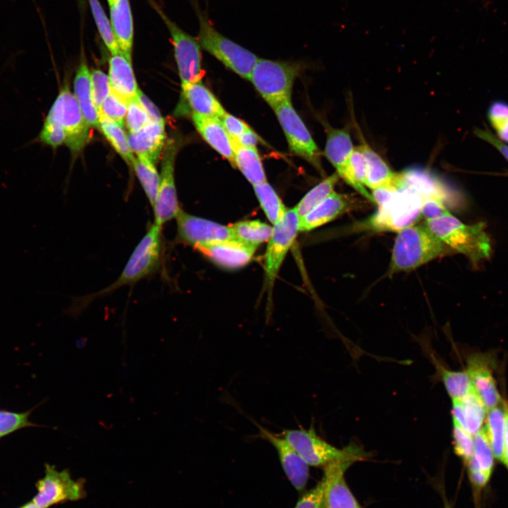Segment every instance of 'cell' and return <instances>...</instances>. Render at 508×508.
Returning a JSON list of instances; mask_svg holds the SVG:
<instances>
[{
	"mask_svg": "<svg viewBox=\"0 0 508 508\" xmlns=\"http://www.w3.org/2000/svg\"><path fill=\"white\" fill-rule=\"evenodd\" d=\"M255 424L261 437L267 440L275 448L282 467L291 485L298 491L303 490L309 477V466L282 436L267 430L257 423Z\"/></svg>",
	"mask_w": 508,
	"mask_h": 508,
	"instance_id": "obj_16",
	"label": "cell"
},
{
	"mask_svg": "<svg viewBox=\"0 0 508 508\" xmlns=\"http://www.w3.org/2000/svg\"><path fill=\"white\" fill-rule=\"evenodd\" d=\"M242 146L256 147L260 141L259 136L250 128L243 133L236 140H233Z\"/></svg>",
	"mask_w": 508,
	"mask_h": 508,
	"instance_id": "obj_51",
	"label": "cell"
},
{
	"mask_svg": "<svg viewBox=\"0 0 508 508\" xmlns=\"http://www.w3.org/2000/svg\"><path fill=\"white\" fill-rule=\"evenodd\" d=\"M282 436L308 466H325L335 461L356 462L367 457L361 447L351 445L339 449L322 439L313 428L284 430Z\"/></svg>",
	"mask_w": 508,
	"mask_h": 508,
	"instance_id": "obj_5",
	"label": "cell"
},
{
	"mask_svg": "<svg viewBox=\"0 0 508 508\" xmlns=\"http://www.w3.org/2000/svg\"><path fill=\"white\" fill-rule=\"evenodd\" d=\"M151 121L150 116L139 102L138 97L128 102L125 123L129 133L139 131Z\"/></svg>",
	"mask_w": 508,
	"mask_h": 508,
	"instance_id": "obj_43",
	"label": "cell"
},
{
	"mask_svg": "<svg viewBox=\"0 0 508 508\" xmlns=\"http://www.w3.org/2000/svg\"><path fill=\"white\" fill-rule=\"evenodd\" d=\"M181 90L192 114L221 119L226 112L219 101L202 81L182 83Z\"/></svg>",
	"mask_w": 508,
	"mask_h": 508,
	"instance_id": "obj_27",
	"label": "cell"
},
{
	"mask_svg": "<svg viewBox=\"0 0 508 508\" xmlns=\"http://www.w3.org/2000/svg\"><path fill=\"white\" fill-rule=\"evenodd\" d=\"M128 138L133 153L146 157L157 164L166 145L164 121H152L139 131L129 133Z\"/></svg>",
	"mask_w": 508,
	"mask_h": 508,
	"instance_id": "obj_20",
	"label": "cell"
},
{
	"mask_svg": "<svg viewBox=\"0 0 508 508\" xmlns=\"http://www.w3.org/2000/svg\"><path fill=\"white\" fill-rule=\"evenodd\" d=\"M37 140L45 145L56 149L62 144H65L66 134L59 124L44 119Z\"/></svg>",
	"mask_w": 508,
	"mask_h": 508,
	"instance_id": "obj_44",
	"label": "cell"
},
{
	"mask_svg": "<svg viewBox=\"0 0 508 508\" xmlns=\"http://www.w3.org/2000/svg\"><path fill=\"white\" fill-rule=\"evenodd\" d=\"M128 103V101L111 89L101 105L99 115H103L124 127Z\"/></svg>",
	"mask_w": 508,
	"mask_h": 508,
	"instance_id": "obj_40",
	"label": "cell"
},
{
	"mask_svg": "<svg viewBox=\"0 0 508 508\" xmlns=\"http://www.w3.org/2000/svg\"><path fill=\"white\" fill-rule=\"evenodd\" d=\"M20 508H38V507L33 502H30Z\"/></svg>",
	"mask_w": 508,
	"mask_h": 508,
	"instance_id": "obj_55",
	"label": "cell"
},
{
	"mask_svg": "<svg viewBox=\"0 0 508 508\" xmlns=\"http://www.w3.org/2000/svg\"><path fill=\"white\" fill-rule=\"evenodd\" d=\"M440 371L442 382L452 399L463 398L471 389L470 376L466 370L453 371L440 366Z\"/></svg>",
	"mask_w": 508,
	"mask_h": 508,
	"instance_id": "obj_39",
	"label": "cell"
},
{
	"mask_svg": "<svg viewBox=\"0 0 508 508\" xmlns=\"http://www.w3.org/2000/svg\"><path fill=\"white\" fill-rule=\"evenodd\" d=\"M322 508H324L323 506H322Z\"/></svg>",
	"mask_w": 508,
	"mask_h": 508,
	"instance_id": "obj_58",
	"label": "cell"
},
{
	"mask_svg": "<svg viewBox=\"0 0 508 508\" xmlns=\"http://www.w3.org/2000/svg\"><path fill=\"white\" fill-rule=\"evenodd\" d=\"M466 371L470 376L472 389L487 410L502 404L490 367L485 358L477 355L471 356L468 361Z\"/></svg>",
	"mask_w": 508,
	"mask_h": 508,
	"instance_id": "obj_19",
	"label": "cell"
},
{
	"mask_svg": "<svg viewBox=\"0 0 508 508\" xmlns=\"http://www.w3.org/2000/svg\"><path fill=\"white\" fill-rule=\"evenodd\" d=\"M231 226L236 240L256 248L268 241L272 232V227L260 220L241 221Z\"/></svg>",
	"mask_w": 508,
	"mask_h": 508,
	"instance_id": "obj_32",
	"label": "cell"
},
{
	"mask_svg": "<svg viewBox=\"0 0 508 508\" xmlns=\"http://www.w3.org/2000/svg\"><path fill=\"white\" fill-rule=\"evenodd\" d=\"M30 411L13 412L0 410V438L24 428L39 426L30 421Z\"/></svg>",
	"mask_w": 508,
	"mask_h": 508,
	"instance_id": "obj_41",
	"label": "cell"
},
{
	"mask_svg": "<svg viewBox=\"0 0 508 508\" xmlns=\"http://www.w3.org/2000/svg\"><path fill=\"white\" fill-rule=\"evenodd\" d=\"M339 178L337 173L332 174L314 186L301 198L295 207L299 219L308 214L334 191Z\"/></svg>",
	"mask_w": 508,
	"mask_h": 508,
	"instance_id": "obj_36",
	"label": "cell"
},
{
	"mask_svg": "<svg viewBox=\"0 0 508 508\" xmlns=\"http://www.w3.org/2000/svg\"><path fill=\"white\" fill-rule=\"evenodd\" d=\"M179 145L176 140H168L163 150L159 184L154 205V223L163 227L174 219L181 210L175 183L174 166Z\"/></svg>",
	"mask_w": 508,
	"mask_h": 508,
	"instance_id": "obj_11",
	"label": "cell"
},
{
	"mask_svg": "<svg viewBox=\"0 0 508 508\" xmlns=\"http://www.w3.org/2000/svg\"><path fill=\"white\" fill-rule=\"evenodd\" d=\"M220 119L233 140H236L243 133L250 128L249 126L243 121L227 112Z\"/></svg>",
	"mask_w": 508,
	"mask_h": 508,
	"instance_id": "obj_48",
	"label": "cell"
},
{
	"mask_svg": "<svg viewBox=\"0 0 508 508\" xmlns=\"http://www.w3.org/2000/svg\"><path fill=\"white\" fill-rule=\"evenodd\" d=\"M504 442L502 463L508 469V406L504 405Z\"/></svg>",
	"mask_w": 508,
	"mask_h": 508,
	"instance_id": "obj_53",
	"label": "cell"
},
{
	"mask_svg": "<svg viewBox=\"0 0 508 508\" xmlns=\"http://www.w3.org/2000/svg\"><path fill=\"white\" fill-rule=\"evenodd\" d=\"M494 457L486 430L485 427H483L473 435V452L468 462H471L482 472L490 476L493 468Z\"/></svg>",
	"mask_w": 508,
	"mask_h": 508,
	"instance_id": "obj_37",
	"label": "cell"
},
{
	"mask_svg": "<svg viewBox=\"0 0 508 508\" xmlns=\"http://www.w3.org/2000/svg\"><path fill=\"white\" fill-rule=\"evenodd\" d=\"M115 0H107V2L109 4H112Z\"/></svg>",
	"mask_w": 508,
	"mask_h": 508,
	"instance_id": "obj_57",
	"label": "cell"
},
{
	"mask_svg": "<svg viewBox=\"0 0 508 508\" xmlns=\"http://www.w3.org/2000/svg\"><path fill=\"white\" fill-rule=\"evenodd\" d=\"M444 201L439 198H423L421 215L426 219L438 218L449 213Z\"/></svg>",
	"mask_w": 508,
	"mask_h": 508,
	"instance_id": "obj_47",
	"label": "cell"
},
{
	"mask_svg": "<svg viewBox=\"0 0 508 508\" xmlns=\"http://www.w3.org/2000/svg\"><path fill=\"white\" fill-rule=\"evenodd\" d=\"M132 167L134 169L145 195L152 207L156 200L160 179L155 164L146 157L137 156Z\"/></svg>",
	"mask_w": 508,
	"mask_h": 508,
	"instance_id": "obj_34",
	"label": "cell"
},
{
	"mask_svg": "<svg viewBox=\"0 0 508 508\" xmlns=\"http://www.w3.org/2000/svg\"><path fill=\"white\" fill-rule=\"evenodd\" d=\"M299 232V217L295 207L287 210L273 225L265 255L267 290L271 292L285 257Z\"/></svg>",
	"mask_w": 508,
	"mask_h": 508,
	"instance_id": "obj_9",
	"label": "cell"
},
{
	"mask_svg": "<svg viewBox=\"0 0 508 508\" xmlns=\"http://www.w3.org/2000/svg\"><path fill=\"white\" fill-rule=\"evenodd\" d=\"M400 174L402 189L411 190L422 198H435L444 200L445 192L441 182L428 169L412 167L404 170Z\"/></svg>",
	"mask_w": 508,
	"mask_h": 508,
	"instance_id": "obj_29",
	"label": "cell"
},
{
	"mask_svg": "<svg viewBox=\"0 0 508 508\" xmlns=\"http://www.w3.org/2000/svg\"><path fill=\"white\" fill-rule=\"evenodd\" d=\"M488 117L494 128L508 120V104L502 102H496L491 104L488 110Z\"/></svg>",
	"mask_w": 508,
	"mask_h": 508,
	"instance_id": "obj_49",
	"label": "cell"
},
{
	"mask_svg": "<svg viewBox=\"0 0 508 508\" xmlns=\"http://www.w3.org/2000/svg\"><path fill=\"white\" fill-rule=\"evenodd\" d=\"M359 202L345 194L332 192L315 208L299 219V231H308L320 227L339 216L355 210Z\"/></svg>",
	"mask_w": 508,
	"mask_h": 508,
	"instance_id": "obj_17",
	"label": "cell"
},
{
	"mask_svg": "<svg viewBox=\"0 0 508 508\" xmlns=\"http://www.w3.org/2000/svg\"><path fill=\"white\" fill-rule=\"evenodd\" d=\"M449 247L425 225L414 224L398 232L389 272L413 270L449 253Z\"/></svg>",
	"mask_w": 508,
	"mask_h": 508,
	"instance_id": "obj_2",
	"label": "cell"
},
{
	"mask_svg": "<svg viewBox=\"0 0 508 508\" xmlns=\"http://www.w3.org/2000/svg\"><path fill=\"white\" fill-rule=\"evenodd\" d=\"M299 73V65L258 59L250 80L265 102L272 108L291 100L295 79Z\"/></svg>",
	"mask_w": 508,
	"mask_h": 508,
	"instance_id": "obj_7",
	"label": "cell"
},
{
	"mask_svg": "<svg viewBox=\"0 0 508 508\" xmlns=\"http://www.w3.org/2000/svg\"><path fill=\"white\" fill-rule=\"evenodd\" d=\"M171 35L174 57L182 83H197L202 77L201 47L197 40L159 11Z\"/></svg>",
	"mask_w": 508,
	"mask_h": 508,
	"instance_id": "obj_14",
	"label": "cell"
},
{
	"mask_svg": "<svg viewBox=\"0 0 508 508\" xmlns=\"http://www.w3.org/2000/svg\"><path fill=\"white\" fill-rule=\"evenodd\" d=\"M137 97L152 121H164L157 107L140 90L138 92Z\"/></svg>",
	"mask_w": 508,
	"mask_h": 508,
	"instance_id": "obj_50",
	"label": "cell"
},
{
	"mask_svg": "<svg viewBox=\"0 0 508 508\" xmlns=\"http://www.w3.org/2000/svg\"><path fill=\"white\" fill-rule=\"evenodd\" d=\"M253 186L261 208L267 218L274 225L284 216L287 209L277 192L267 181Z\"/></svg>",
	"mask_w": 508,
	"mask_h": 508,
	"instance_id": "obj_35",
	"label": "cell"
},
{
	"mask_svg": "<svg viewBox=\"0 0 508 508\" xmlns=\"http://www.w3.org/2000/svg\"><path fill=\"white\" fill-rule=\"evenodd\" d=\"M92 14L99 35L111 55L121 52L115 38L110 20L107 18L99 0H88Z\"/></svg>",
	"mask_w": 508,
	"mask_h": 508,
	"instance_id": "obj_38",
	"label": "cell"
},
{
	"mask_svg": "<svg viewBox=\"0 0 508 508\" xmlns=\"http://www.w3.org/2000/svg\"><path fill=\"white\" fill-rule=\"evenodd\" d=\"M196 11L199 21L197 40L200 47L241 78L250 80L259 58L250 50L221 34L199 8L197 7Z\"/></svg>",
	"mask_w": 508,
	"mask_h": 508,
	"instance_id": "obj_4",
	"label": "cell"
},
{
	"mask_svg": "<svg viewBox=\"0 0 508 508\" xmlns=\"http://www.w3.org/2000/svg\"><path fill=\"white\" fill-rule=\"evenodd\" d=\"M256 248L236 239H231L202 247L198 250L216 265L225 269H238L253 258Z\"/></svg>",
	"mask_w": 508,
	"mask_h": 508,
	"instance_id": "obj_18",
	"label": "cell"
},
{
	"mask_svg": "<svg viewBox=\"0 0 508 508\" xmlns=\"http://www.w3.org/2000/svg\"><path fill=\"white\" fill-rule=\"evenodd\" d=\"M292 152L322 170L320 152L291 100L273 109Z\"/></svg>",
	"mask_w": 508,
	"mask_h": 508,
	"instance_id": "obj_12",
	"label": "cell"
},
{
	"mask_svg": "<svg viewBox=\"0 0 508 508\" xmlns=\"http://www.w3.org/2000/svg\"><path fill=\"white\" fill-rule=\"evenodd\" d=\"M73 95L83 115L90 127L99 128V115L94 103L91 85V73L83 59L77 69Z\"/></svg>",
	"mask_w": 508,
	"mask_h": 508,
	"instance_id": "obj_28",
	"label": "cell"
},
{
	"mask_svg": "<svg viewBox=\"0 0 508 508\" xmlns=\"http://www.w3.org/2000/svg\"><path fill=\"white\" fill-rule=\"evenodd\" d=\"M109 80L111 89L129 102L138 97L139 90L135 78L131 59L121 52L109 59Z\"/></svg>",
	"mask_w": 508,
	"mask_h": 508,
	"instance_id": "obj_23",
	"label": "cell"
},
{
	"mask_svg": "<svg viewBox=\"0 0 508 508\" xmlns=\"http://www.w3.org/2000/svg\"><path fill=\"white\" fill-rule=\"evenodd\" d=\"M162 227L154 222L133 250L119 277L107 287L75 301L68 313H80L90 302L108 295L116 289L132 285L156 273L160 268L163 257Z\"/></svg>",
	"mask_w": 508,
	"mask_h": 508,
	"instance_id": "obj_1",
	"label": "cell"
},
{
	"mask_svg": "<svg viewBox=\"0 0 508 508\" xmlns=\"http://www.w3.org/2000/svg\"><path fill=\"white\" fill-rule=\"evenodd\" d=\"M487 409L472 389L461 399H452V417L472 435L483 427Z\"/></svg>",
	"mask_w": 508,
	"mask_h": 508,
	"instance_id": "obj_26",
	"label": "cell"
},
{
	"mask_svg": "<svg viewBox=\"0 0 508 508\" xmlns=\"http://www.w3.org/2000/svg\"><path fill=\"white\" fill-rule=\"evenodd\" d=\"M494 456L502 462L504 442V408L501 404L488 410L485 426Z\"/></svg>",
	"mask_w": 508,
	"mask_h": 508,
	"instance_id": "obj_33",
	"label": "cell"
},
{
	"mask_svg": "<svg viewBox=\"0 0 508 508\" xmlns=\"http://www.w3.org/2000/svg\"><path fill=\"white\" fill-rule=\"evenodd\" d=\"M358 147L366 164L365 186L372 190L379 188L401 189L400 173H394L392 171L383 159L362 138Z\"/></svg>",
	"mask_w": 508,
	"mask_h": 508,
	"instance_id": "obj_21",
	"label": "cell"
},
{
	"mask_svg": "<svg viewBox=\"0 0 508 508\" xmlns=\"http://www.w3.org/2000/svg\"><path fill=\"white\" fill-rule=\"evenodd\" d=\"M109 6V20L119 49L131 59L134 28L129 0H115Z\"/></svg>",
	"mask_w": 508,
	"mask_h": 508,
	"instance_id": "obj_25",
	"label": "cell"
},
{
	"mask_svg": "<svg viewBox=\"0 0 508 508\" xmlns=\"http://www.w3.org/2000/svg\"><path fill=\"white\" fill-rule=\"evenodd\" d=\"M353 463L335 461L324 466V508H361L344 477L346 470Z\"/></svg>",
	"mask_w": 508,
	"mask_h": 508,
	"instance_id": "obj_15",
	"label": "cell"
},
{
	"mask_svg": "<svg viewBox=\"0 0 508 508\" xmlns=\"http://www.w3.org/2000/svg\"><path fill=\"white\" fill-rule=\"evenodd\" d=\"M453 443L456 455L466 464L473 452V435L453 420Z\"/></svg>",
	"mask_w": 508,
	"mask_h": 508,
	"instance_id": "obj_42",
	"label": "cell"
},
{
	"mask_svg": "<svg viewBox=\"0 0 508 508\" xmlns=\"http://www.w3.org/2000/svg\"><path fill=\"white\" fill-rule=\"evenodd\" d=\"M36 486L37 493L32 502L38 508L80 500L85 496L84 480H73L68 470L59 471L48 464H45V476Z\"/></svg>",
	"mask_w": 508,
	"mask_h": 508,
	"instance_id": "obj_10",
	"label": "cell"
},
{
	"mask_svg": "<svg viewBox=\"0 0 508 508\" xmlns=\"http://www.w3.org/2000/svg\"><path fill=\"white\" fill-rule=\"evenodd\" d=\"M45 120L54 122L63 128L66 134L65 144L73 153L80 152L87 144L90 126L67 84L61 87Z\"/></svg>",
	"mask_w": 508,
	"mask_h": 508,
	"instance_id": "obj_8",
	"label": "cell"
},
{
	"mask_svg": "<svg viewBox=\"0 0 508 508\" xmlns=\"http://www.w3.org/2000/svg\"><path fill=\"white\" fill-rule=\"evenodd\" d=\"M422 203L423 198L418 193L400 189L358 227L372 232H399L416 223L421 215Z\"/></svg>",
	"mask_w": 508,
	"mask_h": 508,
	"instance_id": "obj_6",
	"label": "cell"
},
{
	"mask_svg": "<svg viewBox=\"0 0 508 508\" xmlns=\"http://www.w3.org/2000/svg\"><path fill=\"white\" fill-rule=\"evenodd\" d=\"M234 164L253 186L266 181L260 157L256 147L242 146L233 142Z\"/></svg>",
	"mask_w": 508,
	"mask_h": 508,
	"instance_id": "obj_30",
	"label": "cell"
},
{
	"mask_svg": "<svg viewBox=\"0 0 508 508\" xmlns=\"http://www.w3.org/2000/svg\"><path fill=\"white\" fill-rule=\"evenodd\" d=\"M324 491L325 482L322 479L298 500L294 508H322Z\"/></svg>",
	"mask_w": 508,
	"mask_h": 508,
	"instance_id": "obj_46",
	"label": "cell"
},
{
	"mask_svg": "<svg viewBox=\"0 0 508 508\" xmlns=\"http://www.w3.org/2000/svg\"><path fill=\"white\" fill-rule=\"evenodd\" d=\"M445 508H452L451 506L449 504H448L447 503H445Z\"/></svg>",
	"mask_w": 508,
	"mask_h": 508,
	"instance_id": "obj_56",
	"label": "cell"
},
{
	"mask_svg": "<svg viewBox=\"0 0 508 508\" xmlns=\"http://www.w3.org/2000/svg\"><path fill=\"white\" fill-rule=\"evenodd\" d=\"M116 121L99 114V129L121 158L132 167L135 157L131 151L128 135Z\"/></svg>",
	"mask_w": 508,
	"mask_h": 508,
	"instance_id": "obj_31",
	"label": "cell"
},
{
	"mask_svg": "<svg viewBox=\"0 0 508 508\" xmlns=\"http://www.w3.org/2000/svg\"><path fill=\"white\" fill-rule=\"evenodd\" d=\"M424 223L449 248L465 255L473 265L490 257V241L483 222L466 224L449 212Z\"/></svg>",
	"mask_w": 508,
	"mask_h": 508,
	"instance_id": "obj_3",
	"label": "cell"
},
{
	"mask_svg": "<svg viewBox=\"0 0 508 508\" xmlns=\"http://www.w3.org/2000/svg\"><path fill=\"white\" fill-rule=\"evenodd\" d=\"M192 120L198 132L217 152L234 164V146L231 137L220 119L192 114Z\"/></svg>",
	"mask_w": 508,
	"mask_h": 508,
	"instance_id": "obj_22",
	"label": "cell"
},
{
	"mask_svg": "<svg viewBox=\"0 0 508 508\" xmlns=\"http://www.w3.org/2000/svg\"><path fill=\"white\" fill-rule=\"evenodd\" d=\"M91 85L94 103L98 110L109 95L111 87L109 76L99 69H93L91 72Z\"/></svg>",
	"mask_w": 508,
	"mask_h": 508,
	"instance_id": "obj_45",
	"label": "cell"
},
{
	"mask_svg": "<svg viewBox=\"0 0 508 508\" xmlns=\"http://www.w3.org/2000/svg\"><path fill=\"white\" fill-rule=\"evenodd\" d=\"M495 128L497 131L500 138L502 140L508 142V120L504 121Z\"/></svg>",
	"mask_w": 508,
	"mask_h": 508,
	"instance_id": "obj_54",
	"label": "cell"
},
{
	"mask_svg": "<svg viewBox=\"0 0 508 508\" xmlns=\"http://www.w3.org/2000/svg\"><path fill=\"white\" fill-rule=\"evenodd\" d=\"M178 239L198 250L219 242L236 239L231 226L197 217L181 209L175 217Z\"/></svg>",
	"mask_w": 508,
	"mask_h": 508,
	"instance_id": "obj_13",
	"label": "cell"
},
{
	"mask_svg": "<svg viewBox=\"0 0 508 508\" xmlns=\"http://www.w3.org/2000/svg\"><path fill=\"white\" fill-rule=\"evenodd\" d=\"M476 133L478 136L490 143L496 148H497L500 152L504 156V157L508 160V146L505 145L500 140H497L492 135H491L487 131L477 130Z\"/></svg>",
	"mask_w": 508,
	"mask_h": 508,
	"instance_id": "obj_52",
	"label": "cell"
},
{
	"mask_svg": "<svg viewBox=\"0 0 508 508\" xmlns=\"http://www.w3.org/2000/svg\"><path fill=\"white\" fill-rule=\"evenodd\" d=\"M353 148L347 129L327 127L325 155L336 169L339 177L344 181L348 174L349 159Z\"/></svg>",
	"mask_w": 508,
	"mask_h": 508,
	"instance_id": "obj_24",
	"label": "cell"
}]
</instances>
